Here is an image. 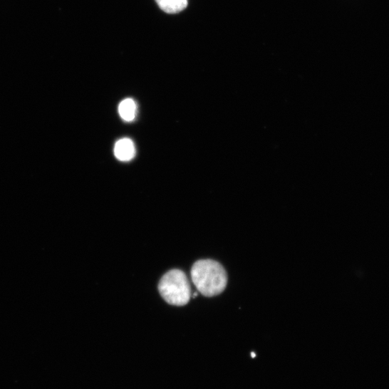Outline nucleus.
<instances>
[{"mask_svg":"<svg viewBox=\"0 0 389 389\" xmlns=\"http://www.w3.org/2000/svg\"><path fill=\"white\" fill-rule=\"evenodd\" d=\"M114 152L118 160L127 162L135 157L136 150L131 140L123 139L115 144Z\"/></svg>","mask_w":389,"mask_h":389,"instance_id":"obj_3","label":"nucleus"},{"mask_svg":"<svg viewBox=\"0 0 389 389\" xmlns=\"http://www.w3.org/2000/svg\"><path fill=\"white\" fill-rule=\"evenodd\" d=\"M118 110L124 120L132 121L136 117L137 104L133 99H125L120 103Z\"/></svg>","mask_w":389,"mask_h":389,"instance_id":"obj_5","label":"nucleus"},{"mask_svg":"<svg viewBox=\"0 0 389 389\" xmlns=\"http://www.w3.org/2000/svg\"><path fill=\"white\" fill-rule=\"evenodd\" d=\"M156 2L164 12L169 14H178L187 6V0H156Z\"/></svg>","mask_w":389,"mask_h":389,"instance_id":"obj_4","label":"nucleus"},{"mask_svg":"<svg viewBox=\"0 0 389 389\" xmlns=\"http://www.w3.org/2000/svg\"><path fill=\"white\" fill-rule=\"evenodd\" d=\"M158 289L164 300L172 306H185L191 298L189 281L180 270L174 269L165 274L160 281Z\"/></svg>","mask_w":389,"mask_h":389,"instance_id":"obj_2","label":"nucleus"},{"mask_svg":"<svg viewBox=\"0 0 389 389\" xmlns=\"http://www.w3.org/2000/svg\"><path fill=\"white\" fill-rule=\"evenodd\" d=\"M191 279L198 291L207 297L221 294L228 282L227 271L213 259H201L194 263L191 269Z\"/></svg>","mask_w":389,"mask_h":389,"instance_id":"obj_1","label":"nucleus"}]
</instances>
